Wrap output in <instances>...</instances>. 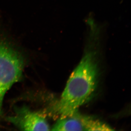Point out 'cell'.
<instances>
[{
    "instance_id": "cell-1",
    "label": "cell",
    "mask_w": 131,
    "mask_h": 131,
    "mask_svg": "<svg viewBox=\"0 0 131 131\" xmlns=\"http://www.w3.org/2000/svg\"><path fill=\"white\" fill-rule=\"evenodd\" d=\"M98 77L95 52L88 51L71 74L61 96L57 108L62 117L73 115L89 100L96 87Z\"/></svg>"
},
{
    "instance_id": "cell-2",
    "label": "cell",
    "mask_w": 131,
    "mask_h": 131,
    "mask_svg": "<svg viewBox=\"0 0 131 131\" xmlns=\"http://www.w3.org/2000/svg\"><path fill=\"white\" fill-rule=\"evenodd\" d=\"M6 26L0 14V118L4 95L21 79L25 65L24 57L9 37Z\"/></svg>"
},
{
    "instance_id": "cell-3",
    "label": "cell",
    "mask_w": 131,
    "mask_h": 131,
    "mask_svg": "<svg viewBox=\"0 0 131 131\" xmlns=\"http://www.w3.org/2000/svg\"><path fill=\"white\" fill-rule=\"evenodd\" d=\"M8 121L20 129L25 131H48L49 125L42 114L33 111L26 106L16 108Z\"/></svg>"
},
{
    "instance_id": "cell-4",
    "label": "cell",
    "mask_w": 131,
    "mask_h": 131,
    "mask_svg": "<svg viewBox=\"0 0 131 131\" xmlns=\"http://www.w3.org/2000/svg\"><path fill=\"white\" fill-rule=\"evenodd\" d=\"M53 131H85L81 115L76 113L72 116L62 117L53 126Z\"/></svg>"
},
{
    "instance_id": "cell-5",
    "label": "cell",
    "mask_w": 131,
    "mask_h": 131,
    "mask_svg": "<svg viewBox=\"0 0 131 131\" xmlns=\"http://www.w3.org/2000/svg\"><path fill=\"white\" fill-rule=\"evenodd\" d=\"M81 119L85 131H113L114 129L107 124L92 117L81 115Z\"/></svg>"
}]
</instances>
